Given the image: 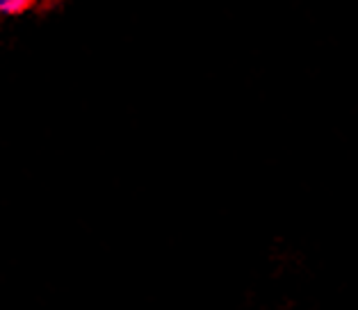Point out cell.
I'll list each match as a JSON object with an SVG mask.
<instances>
[{"instance_id":"6da1fadb","label":"cell","mask_w":358,"mask_h":310,"mask_svg":"<svg viewBox=\"0 0 358 310\" xmlns=\"http://www.w3.org/2000/svg\"><path fill=\"white\" fill-rule=\"evenodd\" d=\"M32 3L34 0H0V14H5V16L21 14L28 10Z\"/></svg>"}]
</instances>
